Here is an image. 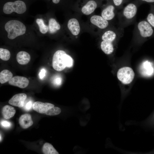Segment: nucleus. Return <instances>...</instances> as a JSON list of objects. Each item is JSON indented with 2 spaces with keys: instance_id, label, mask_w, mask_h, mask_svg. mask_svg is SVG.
Returning <instances> with one entry per match:
<instances>
[{
  "instance_id": "0eeeda50",
  "label": "nucleus",
  "mask_w": 154,
  "mask_h": 154,
  "mask_svg": "<svg viewBox=\"0 0 154 154\" xmlns=\"http://www.w3.org/2000/svg\"><path fill=\"white\" fill-rule=\"evenodd\" d=\"M90 21L92 24L102 30L108 29L110 25L109 21L105 19L100 15H93L91 17Z\"/></svg>"
},
{
  "instance_id": "f3484780",
  "label": "nucleus",
  "mask_w": 154,
  "mask_h": 154,
  "mask_svg": "<svg viewBox=\"0 0 154 154\" xmlns=\"http://www.w3.org/2000/svg\"><path fill=\"white\" fill-rule=\"evenodd\" d=\"M16 111L13 107L8 105L4 106L2 109V113L3 118L8 119L13 117Z\"/></svg>"
},
{
  "instance_id": "1a4fd4ad",
  "label": "nucleus",
  "mask_w": 154,
  "mask_h": 154,
  "mask_svg": "<svg viewBox=\"0 0 154 154\" xmlns=\"http://www.w3.org/2000/svg\"><path fill=\"white\" fill-rule=\"evenodd\" d=\"M27 96L24 93H19L13 96L9 100V103L19 108L23 107Z\"/></svg>"
},
{
  "instance_id": "bb28decb",
  "label": "nucleus",
  "mask_w": 154,
  "mask_h": 154,
  "mask_svg": "<svg viewBox=\"0 0 154 154\" xmlns=\"http://www.w3.org/2000/svg\"><path fill=\"white\" fill-rule=\"evenodd\" d=\"M1 125L4 127H10L11 125V123L7 121L3 120L1 121Z\"/></svg>"
},
{
  "instance_id": "b1692460",
  "label": "nucleus",
  "mask_w": 154,
  "mask_h": 154,
  "mask_svg": "<svg viewBox=\"0 0 154 154\" xmlns=\"http://www.w3.org/2000/svg\"><path fill=\"white\" fill-rule=\"evenodd\" d=\"M147 21L153 27H154V15L152 13L148 14L147 18Z\"/></svg>"
},
{
  "instance_id": "7c9ffc66",
  "label": "nucleus",
  "mask_w": 154,
  "mask_h": 154,
  "mask_svg": "<svg viewBox=\"0 0 154 154\" xmlns=\"http://www.w3.org/2000/svg\"><path fill=\"white\" fill-rule=\"evenodd\" d=\"M147 3H153L154 2V0H141Z\"/></svg>"
},
{
  "instance_id": "6ab92c4d",
  "label": "nucleus",
  "mask_w": 154,
  "mask_h": 154,
  "mask_svg": "<svg viewBox=\"0 0 154 154\" xmlns=\"http://www.w3.org/2000/svg\"><path fill=\"white\" fill-rule=\"evenodd\" d=\"M13 74L9 70L5 69L0 73V82L3 84L9 81L12 77Z\"/></svg>"
},
{
  "instance_id": "9b49d317",
  "label": "nucleus",
  "mask_w": 154,
  "mask_h": 154,
  "mask_svg": "<svg viewBox=\"0 0 154 154\" xmlns=\"http://www.w3.org/2000/svg\"><path fill=\"white\" fill-rule=\"evenodd\" d=\"M32 106L35 111L39 113L44 114L48 109L54 107V105L49 103L37 101L34 102Z\"/></svg>"
},
{
  "instance_id": "a878e982",
  "label": "nucleus",
  "mask_w": 154,
  "mask_h": 154,
  "mask_svg": "<svg viewBox=\"0 0 154 154\" xmlns=\"http://www.w3.org/2000/svg\"><path fill=\"white\" fill-rule=\"evenodd\" d=\"M53 82L54 84L57 85H60L61 84L62 79L60 77L56 76L54 79Z\"/></svg>"
},
{
  "instance_id": "20e7f679",
  "label": "nucleus",
  "mask_w": 154,
  "mask_h": 154,
  "mask_svg": "<svg viewBox=\"0 0 154 154\" xmlns=\"http://www.w3.org/2000/svg\"><path fill=\"white\" fill-rule=\"evenodd\" d=\"M153 32L150 24L147 21L142 20L136 25L133 36L139 38H144L151 36Z\"/></svg>"
},
{
  "instance_id": "f03ea898",
  "label": "nucleus",
  "mask_w": 154,
  "mask_h": 154,
  "mask_svg": "<svg viewBox=\"0 0 154 154\" xmlns=\"http://www.w3.org/2000/svg\"><path fill=\"white\" fill-rule=\"evenodd\" d=\"M5 29L7 33L8 38L11 40L23 35L26 31V27L24 24L15 20H11L7 22Z\"/></svg>"
},
{
  "instance_id": "6e6552de",
  "label": "nucleus",
  "mask_w": 154,
  "mask_h": 154,
  "mask_svg": "<svg viewBox=\"0 0 154 154\" xmlns=\"http://www.w3.org/2000/svg\"><path fill=\"white\" fill-rule=\"evenodd\" d=\"M9 84L24 88L29 85V81L26 77L17 76L13 77L9 81Z\"/></svg>"
},
{
  "instance_id": "4468645a",
  "label": "nucleus",
  "mask_w": 154,
  "mask_h": 154,
  "mask_svg": "<svg viewBox=\"0 0 154 154\" xmlns=\"http://www.w3.org/2000/svg\"><path fill=\"white\" fill-rule=\"evenodd\" d=\"M97 6V3L95 1L89 0L82 7L81 12L85 15H90L95 11Z\"/></svg>"
},
{
  "instance_id": "423d86ee",
  "label": "nucleus",
  "mask_w": 154,
  "mask_h": 154,
  "mask_svg": "<svg viewBox=\"0 0 154 154\" xmlns=\"http://www.w3.org/2000/svg\"><path fill=\"white\" fill-rule=\"evenodd\" d=\"M134 76L133 70L131 68L128 67H125L120 68L117 73V76L118 80L125 84L131 83Z\"/></svg>"
},
{
  "instance_id": "ddd939ff",
  "label": "nucleus",
  "mask_w": 154,
  "mask_h": 154,
  "mask_svg": "<svg viewBox=\"0 0 154 154\" xmlns=\"http://www.w3.org/2000/svg\"><path fill=\"white\" fill-rule=\"evenodd\" d=\"M154 68L151 63L148 61L143 62L139 68V72L144 76H150L154 73Z\"/></svg>"
},
{
  "instance_id": "c85d7f7f",
  "label": "nucleus",
  "mask_w": 154,
  "mask_h": 154,
  "mask_svg": "<svg viewBox=\"0 0 154 154\" xmlns=\"http://www.w3.org/2000/svg\"><path fill=\"white\" fill-rule=\"evenodd\" d=\"M45 72V70L44 69L41 70L39 73V76L41 79L44 76Z\"/></svg>"
},
{
  "instance_id": "c756f323",
  "label": "nucleus",
  "mask_w": 154,
  "mask_h": 154,
  "mask_svg": "<svg viewBox=\"0 0 154 154\" xmlns=\"http://www.w3.org/2000/svg\"><path fill=\"white\" fill-rule=\"evenodd\" d=\"M53 4H59L61 0H50Z\"/></svg>"
},
{
  "instance_id": "aec40b11",
  "label": "nucleus",
  "mask_w": 154,
  "mask_h": 154,
  "mask_svg": "<svg viewBox=\"0 0 154 154\" xmlns=\"http://www.w3.org/2000/svg\"><path fill=\"white\" fill-rule=\"evenodd\" d=\"M42 150L43 153L44 154H59L53 146L48 143H46L44 144Z\"/></svg>"
},
{
  "instance_id": "9d476101",
  "label": "nucleus",
  "mask_w": 154,
  "mask_h": 154,
  "mask_svg": "<svg viewBox=\"0 0 154 154\" xmlns=\"http://www.w3.org/2000/svg\"><path fill=\"white\" fill-rule=\"evenodd\" d=\"M117 14L114 6L112 5H109L102 9L101 16L105 19L109 21L113 20Z\"/></svg>"
},
{
  "instance_id": "a211bd4d",
  "label": "nucleus",
  "mask_w": 154,
  "mask_h": 154,
  "mask_svg": "<svg viewBox=\"0 0 154 154\" xmlns=\"http://www.w3.org/2000/svg\"><path fill=\"white\" fill-rule=\"evenodd\" d=\"M48 31L50 34L56 33L60 30L61 27L60 25L54 19H50L48 22Z\"/></svg>"
},
{
  "instance_id": "393cba45",
  "label": "nucleus",
  "mask_w": 154,
  "mask_h": 154,
  "mask_svg": "<svg viewBox=\"0 0 154 154\" xmlns=\"http://www.w3.org/2000/svg\"><path fill=\"white\" fill-rule=\"evenodd\" d=\"M32 104L31 101H29L25 104L23 106L25 110L27 111L30 110L32 107Z\"/></svg>"
},
{
  "instance_id": "7ed1b4c3",
  "label": "nucleus",
  "mask_w": 154,
  "mask_h": 154,
  "mask_svg": "<svg viewBox=\"0 0 154 154\" xmlns=\"http://www.w3.org/2000/svg\"><path fill=\"white\" fill-rule=\"evenodd\" d=\"M27 9L26 4L25 1L23 0L8 1L4 3L3 6V12L7 14L13 12L22 14L26 11Z\"/></svg>"
},
{
  "instance_id": "412c9836",
  "label": "nucleus",
  "mask_w": 154,
  "mask_h": 154,
  "mask_svg": "<svg viewBox=\"0 0 154 154\" xmlns=\"http://www.w3.org/2000/svg\"><path fill=\"white\" fill-rule=\"evenodd\" d=\"M36 23L38 26L40 32L42 34H45L48 31V26L44 24L42 19H37Z\"/></svg>"
},
{
  "instance_id": "4be33fe9",
  "label": "nucleus",
  "mask_w": 154,
  "mask_h": 154,
  "mask_svg": "<svg viewBox=\"0 0 154 154\" xmlns=\"http://www.w3.org/2000/svg\"><path fill=\"white\" fill-rule=\"evenodd\" d=\"M10 56L11 54L8 50L2 48H0V59L4 61H7L10 59Z\"/></svg>"
},
{
  "instance_id": "39448f33",
  "label": "nucleus",
  "mask_w": 154,
  "mask_h": 154,
  "mask_svg": "<svg viewBox=\"0 0 154 154\" xmlns=\"http://www.w3.org/2000/svg\"><path fill=\"white\" fill-rule=\"evenodd\" d=\"M70 56L62 50H58L53 54L52 64L53 68L55 70L60 71L67 67V61Z\"/></svg>"
},
{
  "instance_id": "f8f14e48",
  "label": "nucleus",
  "mask_w": 154,
  "mask_h": 154,
  "mask_svg": "<svg viewBox=\"0 0 154 154\" xmlns=\"http://www.w3.org/2000/svg\"><path fill=\"white\" fill-rule=\"evenodd\" d=\"M67 27L72 35H78L80 31V23L78 20L75 18L70 19L67 23Z\"/></svg>"
},
{
  "instance_id": "f257e3e1",
  "label": "nucleus",
  "mask_w": 154,
  "mask_h": 154,
  "mask_svg": "<svg viewBox=\"0 0 154 154\" xmlns=\"http://www.w3.org/2000/svg\"><path fill=\"white\" fill-rule=\"evenodd\" d=\"M137 10L136 5L134 3H130L121 12L118 13V27L124 28L131 24L134 21Z\"/></svg>"
},
{
  "instance_id": "cd10ccee",
  "label": "nucleus",
  "mask_w": 154,
  "mask_h": 154,
  "mask_svg": "<svg viewBox=\"0 0 154 154\" xmlns=\"http://www.w3.org/2000/svg\"><path fill=\"white\" fill-rule=\"evenodd\" d=\"M123 0H113L114 5L117 7L121 5Z\"/></svg>"
},
{
  "instance_id": "5701e85b",
  "label": "nucleus",
  "mask_w": 154,
  "mask_h": 154,
  "mask_svg": "<svg viewBox=\"0 0 154 154\" xmlns=\"http://www.w3.org/2000/svg\"><path fill=\"white\" fill-rule=\"evenodd\" d=\"M61 112L60 109L57 107H52L48 109L45 114L49 116H54L58 115Z\"/></svg>"
},
{
  "instance_id": "dca6fc26",
  "label": "nucleus",
  "mask_w": 154,
  "mask_h": 154,
  "mask_svg": "<svg viewBox=\"0 0 154 154\" xmlns=\"http://www.w3.org/2000/svg\"><path fill=\"white\" fill-rule=\"evenodd\" d=\"M16 59L20 64L25 65L28 64L31 59L30 55L27 52L20 51L17 54Z\"/></svg>"
},
{
  "instance_id": "2f4dec72",
  "label": "nucleus",
  "mask_w": 154,
  "mask_h": 154,
  "mask_svg": "<svg viewBox=\"0 0 154 154\" xmlns=\"http://www.w3.org/2000/svg\"><path fill=\"white\" fill-rule=\"evenodd\" d=\"M0 141H1V134H0Z\"/></svg>"
},
{
  "instance_id": "2eb2a0df",
  "label": "nucleus",
  "mask_w": 154,
  "mask_h": 154,
  "mask_svg": "<svg viewBox=\"0 0 154 154\" xmlns=\"http://www.w3.org/2000/svg\"><path fill=\"white\" fill-rule=\"evenodd\" d=\"M19 122L20 126L23 129L29 127L33 123L31 115L28 114L21 115L19 118Z\"/></svg>"
}]
</instances>
